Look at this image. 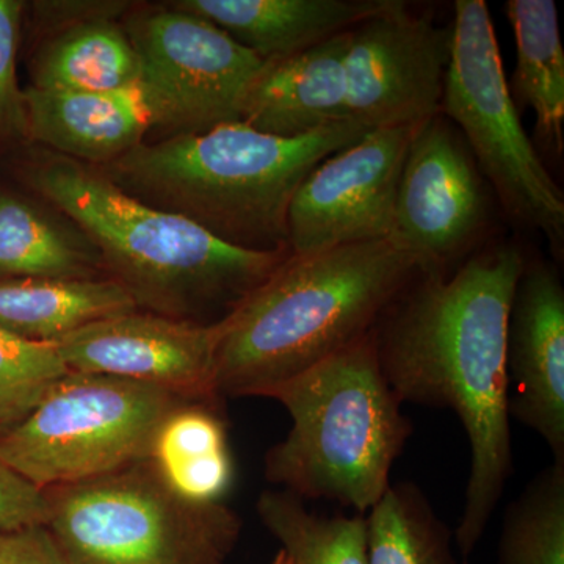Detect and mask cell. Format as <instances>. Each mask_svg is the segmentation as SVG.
Listing matches in <instances>:
<instances>
[{
  "label": "cell",
  "mask_w": 564,
  "mask_h": 564,
  "mask_svg": "<svg viewBox=\"0 0 564 564\" xmlns=\"http://www.w3.org/2000/svg\"><path fill=\"white\" fill-rule=\"evenodd\" d=\"M148 462L174 492L195 503H220L231 489L228 432L215 403L185 402L166 415Z\"/></svg>",
  "instance_id": "cell-20"
},
{
  "label": "cell",
  "mask_w": 564,
  "mask_h": 564,
  "mask_svg": "<svg viewBox=\"0 0 564 564\" xmlns=\"http://www.w3.org/2000/svg\"><path fill=\"white\" fill-rule=\"evenodd\" d=\"M135 310L131 293L113 278L0 281V328L31 343L55 344L90 323Z\"/></svg>",
  "instance_id": "cell-18"
},
{
  "label": "cell",
  "mask_w": 564,
  "mask_h": 564,
  "mask_svg": "<svg viewBox=\"0 0 564 564\" xmlns=\"http://www.w3.org/2000/svg\"><path fill=\"white\" fill-rule=\"evenodd\" d=\"M0 564H68L46 525L0 530Z\"/></svg>",
  "instance_id": "cell-29"
},
{
  "label": "cell",
  "mask_w": 564,
  "mask_h": 564,
  "mask_svg": "<svg viewBox=\"0 0 564 564\" xmlns=\"http://www.w3.org/2000/svg\"><path fill=\"white\" fill-rule=\"evenodd\" d=\"M510 415L534 430L564 463V289L543 262L525 263L508 323Z\"/></svg>",
  "instance_id": "cell-14"
},
{
  "label": "cell",
  "mask_w": 564,
  "mask_h": 564,
  "mask_svg": "<svg viewBox=\"0 0 564 564\" xmlns=\"http://www.w3.org/2000/svg\"><path fill=\"white\" fill-rule=\"evenodd\" d=\"M464 564H467V563H464Z\"/></svg>",
  "instance_id": "cell-31"
},
{
  "label": "cell",
  "mask_w": 564,
  "mask_h": 564,
  "mask_svg": "<svg viewBox=\"0 0 564 564\" xmlns=\"http://www.w3.org/2000/svg\"><path fill=\"white\" fill-rule=\"evenodd\" d=\"M28 135L55 154L102 166L143 143L158 111L143 84L110 91H24Z\"/></svg>",
  "instance_id": "cell-16"
},
{
  "label": "cell",
  "mask_w": 564,
  "mask_h": 564,
  "mask_svg": "<svg viewBox=\"0 0 564 564\" xmlns=\"http://www.w3.org/2000/svg\"><path fill=\"white\" fill-rule=\"evenodd\" d=\"M270 564H291L289 562L288 556H285L284 552L280 551L276 555H274L273 562Z\"/></svg>",
  "instance_id": "cell-30"
},
{
  "label": "cell",
  "mask_w": 564,
  "mask_h": 564,
  "mask_svg": "<svg viewBox=\"0 0 564 564\" xmlns=\"http://www.w3.org/2000/svg\"><path fill=\"white\" fill-rule=\"evenodd\" d=\"M141 84V63L124 28L109 17L69 24L33 62V88L110 91Z\"/></svg>",
  "instance_id": "cell-21"
},
{
  "label": "cell",
  "mask_w": 564,
  "mask_h": 564,
  "mask_svg": "<svg viewBox=\"0 0 564 564\" xmlns=\"http://www.w3.org/2000/svg\"><path fill=\"white\" fill-rule=\"evenodd\" d=\"M451 50L452 25H437L400 0H384L350 31L345 61L350 120L373 131L410 128L441 115Z\"/></svg>",
  "instance_id": "cell-10"
},
{
  "label": "cell",
  "mask_w": 564,
  "mask_h": 564,
  "mask_svg": "<svg viewBox=\"0 0 564 564\" xmlns=\"http://www.w3.org/2000/svg\"><path fill=\"white\" fill-rule=\"evenodd\" d=\"M508 20L516 40L510 93L516 106L534 111V139L544 151L563 154L564 50L554 0H510Z\"/></svg>",
  "instance_id": "cell-19"
},
{
  "label": "cell",
  "mask_w": 564,
  "mask_h": 564,
  "mask_svg": "<svg viewBox=\"0 0 564 564\" xmlns=\"http://www.w3.org/2000/svg\"><path fill=\"white\" fill-rule=\"evenodd\" d=\"M29 181L85 232L139 310L204 322L234 310L291 251H258L212 236L182 215L140 202L98 166L46 154Z\"/></svg>",
  "instance_id": "cell-3"
},
{
  "label": "cell",
  "mask_w": 564,
  "mask_h": 564,
  "mask_svg": "<svg viewBox=\"0 0 564 564\" xmlns=\"http://www.w3.org/2000/svg\"><path fill=\"white\" fill-rule=\"evenodd\" d=\"M350 31L276 61L263 62L242 107L240 121L256 131L300 139L351 121L347 104Z\"/></svg>",
  "instance_id": "cell-15"
},
{
  "label": "cell",
  "mask_w": 564,
  "mask_h": 564,
  "mask_svg": "<svg viewBox=\"0 0 564 564\" xmlns=\"http://www.w3.org/2000/svg\"><path fill=\"white\" fill-rule=\"evenodd\" d=\"M50 511L46 491L0 459V530L47 525Z\"/></svg>",
  "instance_id": "cell-28"
},
{
  "label": "cell",
  "mask_w": 564,
  "mask_h": 564,
  "mask_svg": "<svg viewBox=\"0 0 564 564\" xmlns=\"http://www.w3.org/2000/svg\"><path fill=\"white\" fill-rule=\"evenodd\" d=\"M21 13V2L0 0V135H28L24 91L17 79Z\"/></svg>",
  "instance_id": "cell-27"
},
{
  "label": "cell",
  "mask_w": 564,
  "mask_h": 564,
  "mask_svg": "<svg viewBox=\"0 0 564 564\" xmlns=\"http://www.w3.org/2000/svg\"><path fill=\"white\" fill-rule=\"evenodd\" d=\"M141 63L158 126L177 133L240 121V107L261 57L196 14L170 6L126 24Z\"/></svg>",
  "instance_id": "cell-9"
},
{
  "label": "cell",
  "mask_w": 564,
  "mask_h": 564,
  "mask_svg": "<svg viewBox=\"0 0 564 564\" xmlns=\"http://www.w3.org/2000/svg\"><path fill=\"white\" fill-rule=\"evenodd\" d=\"M384 0H180L170 3L212 22L263 62L333 39L383 7Z\"/></svg>",
  "instance_id": "cell-17"
},
{
  "label": "cell",
  "mask_w": 564,
  "mask_h": 564,
  "mask_svg": "<svg viewBox=\"0 0 564 564\" xmlns=\"http://www.w3.org/2000/svg\"><path fill=\"white\" fill-rule=\"evenodd\" d=\"M441 111L463 131L467 148L513 220L547 237L562 254L564 196L527 135L505 77L485 0H456Z\"/></svg>",
  "instance_id": "cell-8"
},
{
  "label": "cell",
  "mask_w": 564,
  "mask_h": 564,
  "mask_svg": "<svg viewBox=\"0 0 564 564\" xmlns=\"http://www.w3.org/2000/svg\"><path fill=\"white\" fill-rule=\"evenodd\" d=\"M265 399L292 419L288 436L267 452V480L303 500L372 510L413 432L381 370L375 328Z\"/></svg>",
  "instance_id": "cell-5"
},
{
  "label": "cell",
  "mask_w": 564,
  "mask_h": 564,
  "mask_svg": "<svg viewBox=\"0 0 564 564\" xmlns=\"http://www.w3.org/2000/svg\"><path fill=\"white\" fill-rule=\"evenodd\" d=\"M256 510L291 564H369L362 514L328 518L311 513L303 499L284 489L263 491Z\"/></svg>",
  "instance_id": "cell-23"
},
{
  "label": "cell",
  "mask_w": 564,
  "mask_h": 564,
  "mask_svg": "<svg viewBox=\"0 0 564 564\" xmlns=\"http://www.w3.org/2000/svg\"><path fill=\"white\" fill-rule=\"evenodd\" d=\"M68 372L54 345L31 343L0 328V440Z\"/></svg>",
  "instance_id": "cell-26"
},
{
  "label": "cell",
  "mask_w": 564,
  "mask_h": 564,
  "mask_svg": "<svg viewBox=\"0 0 564 564\" xmlns=\"http://www.w3.org/2000/svg\"><path fill=\"white\" fill-rule=\"evenodd\" d=\"M366 521L369 564H458L451 532L413 484L389 486Z\"/></svg>",
  "instance_id": "cell-24"
},
{
  "label": "cell",
  "mask_w": 564,
  "mask_h": 564,
  "mask_svg": "<svg viewBox=\"0 0 564 564\" xmlns=\"http://www.w3.org/2000/svg\"><path fill=\"white\" fill-rule=\"evenodd\" d=\"M499 564H564V463L541 470L508 508Z\"/></svg>",
  "instance_id": "cell-25"
},
{
  "label": "cell",
  "mask_w": 564,
  "mask_h": 564,
  "mask_svg": "<svg viewBox=\"0 0 564 564\" xmlns=\"http://www.w3.org/2000/svg\"><path fill=\"white\" fill-rule=\"evenodd\" d=\"M488 204L477 163L441 115L415 128L397 188L391 242L419 274L447 273L484 231Z\"/></svg>",
  "instance_id": "cell-12"
},
{
  "label": "cell",
  "mask_w": 564,
  "mask_h": 564,
  "mask_svg": "<svg viewBox=\"0 0 564 564\" xmlns=\"http://www.w3.org/2000/svg\"><path fill=\"white\" fill-rule=\"evenodd\" d=\"M220 336V321H181L135 310L90 323L52 345L69 372L109 375L185 402L215 403Z\"/></svg>",
  "instance_id": "cell-13"
},
{
  "label": "cell",
  "mask_w": 564,
  "mask_h": 564,
  "mask_svg": "<svg viewBox=\"0 0 564 564\" xmlns=\"http://www.w3.org/2000/svg\"><path fill=\"white\" fill-rule=\"evenodd\" d=\"M419 270L391 240L289 254L221 318L220 397H265L372 332Z\"/></svg>",
  "instance_id": "cell-2"
},
{
  "label": "cell",
  "mask_w": 564,
  "mask_h": 564,
  "mask_svg": "<svg viewBox=\"0 0 564 564\" xmlns=\"http://www.w3.org/2000/svg\"><path fill=\"white\" fill-rule=\"evenodd\" d=\"M44 491L68 564H226L242 533L236 511L184 499L148 459Z\"/></svg>",
  "instance_id": "cell-6"
},
{
  "label": "cell",
  "mask_w": 564,
  "mask_h": 564,
  "mask_svg": "<svg viewBox=\"0 0 564 564\" xmlns=\"http://www.w3.org/2000/svg\"><path fill=\"white\" fill-rule=\"evenodd\" d=\"M98 258L31 204L0 193V281L93 280Z\"/></svg>",
  "instance_id": "cell-22"
},
{
  "label": "cell",
  "mask_w": 564,
  "mask_h": 564,
  "mask_svg": "<svg viewBox=\"0 0 564 564\" xmlns=\"http://www.w3.org/2000/svg\"><path fill=\"white\" fill-rule=\"evenodd\" d=\"M345 121L281 139L242 121L206 132L141 143L102 170L118 187L158 209L182 215L247 250L288 248V214L307 173L366 135Z\"/></svg>",
  "instance_id": "cell-4"
},
{
  "label": "cell",
  "mask_w": 564,
  "mask_h": 564,
  "mask_svg": "<svg viewBox=\"0 0 564 564\" xmlns=\"http://www.w3.org/2000/svg\"><path fill=\"white\" fill-rule=\"evenodd\" d=\"M525 258L514 245L473 256L454 273L417 274L375 326L397 399L451 408L469 443L466 503L455 538L473 554L513 470L508 323Z\"/></svg>",
  "instance_id": "cell-1"
},
{
  "label": "cell",
  "mask_w": 564,
  "mask_h": 564,
  "mask_svg": "<svg viewBox=\"0 0 564 564\" xmlns=\"http://www.w3.org/2000/svg\"><path fill=\"white\" fill-rule=\"evenodd\" d=\"M185 400L109 375L68 372L0 440V459L41 489L144 462L159 426Z\"/></svg>",
  "instance_id": "cell-7"
},
{
  "label": "cell",
  "mask_w": 564,
  "mask_h": 564,
  "mask_svg": "<svg viewBox=\"0 0 564 564\" xmlns=\"http://www.w3.org/2000/svg\"><path fill=\"white\" fill-rule=\"evenodd\" d=\"M415 128L373 129L307 173L289 207L291 254L391 239L397 188Z\"/></svg>",
  "instance_id": "cell-11"
}]
</instances>
